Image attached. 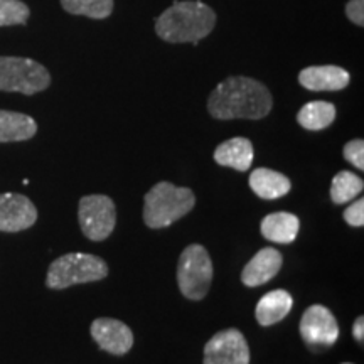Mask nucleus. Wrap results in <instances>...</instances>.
I'll return each mask as SVG.
<instances>
[{
    "instance_id": "nucleus-1",
    "label": "nucleus",
    "mask_w": 364,
    "mask_h": 364,
    "mask_svg": "<svg viewBox=\"0 0 364 364\" xmlns=\"http://www.w3.org/2000/svg\"><path fill=\"white\" fill-rule=\"evenodd\" d=\"M272 108L270 90L248 76H230L208 98V112L216 120H262Z\"/></svg>"
},
{
    "instance_id": "nucleus-2",
    "label": "nucleus",
    "mask_w": 364,
    "mask_h": 364,
    "mask_svg": "<svg viewBox=\"0 0 364 364\" xmlns=\"http://www.w3.org/2000/svg\"><path fill=\"white\" fill-rule=\"evenodd\" d=\"M215 26L216 12L206 4L199 0H177L156 21V33L171 44H198L213 33Z\"/></svg>"
},
{
    "instance_id": "nucleus-3",
    "label": "nucleus",
    "mask_w": 364,
    "mask_h": 364,
    "mask_svg": "<svg viewBox=\"0 0 364 364\" xmlns=\"http://www.w3.org/2000/svg\"><path fill=\"white\" fill-rule=\"evenodd\" d=\"M194 206L193 189L177 188L167 181L157 182L144 198V223L152 230H162L189 215Z\"/></svg>"
},
{
    "instance_id": "nucleus-4",
    "label": "nucleus",
    "mask_w": 364,
    "mask_h": 364,
    "mask_svg": "<svg viewBox=\"0 0 364 364\" xmlns=\"http://www.w3.org/2000/svg\"><path fill=\"white\" fill-rule=\"evenodd\" d=\"M108 277L103 258L90 253H68L54 260L48 268L46 285L53 290H65L78 284H91Z\"/></svg>"
},
{
    "instance_id": "nucleus-5",
    "label": "nucleus",
    "mask_w": 364,
    "mask_h": 364,
    "mask_svg": "<svg viewBox=\"0 0 364 364\" xmlns=\"http://www.w3.org/2000/svg\"><path fill=\"white\" fill-rule=\"evenodd\" d=\"M213 260L203 245L194 243L182 250L177 263V285L186 299L199 302L213 284Z\"/></svg>"
},
{
    "instance_id": "nucleus-6",
    "label": "nucleus",
    "mask_w": 364,
    "mask_h": 364,
    "mask_svg": "<svg viewBox=\"0 0 364 364\" xmlns=\"http://www.w3.org/2000/svg\"><path fill=\"white\" fill-rule=\"evenodd\" d=\"M51 85V75L41 63L29 58L0 56V91L36 95Z\"/></svg>"
},
{
    "instance_id": "nucleus-7",
    "label": "nucleus",
    "mask_w": 364,
    "mask_h": 364,
    "mask_svg": "<svg viewBox=\"0 0 364 364\" xmlns=\"http://www.w3.org/2000/svg\"><path fill=\"white\" fill-rule=\"evenodd\" d=\"M78 220L81 231L91 241H103L117 225V208L110 196L90 194L80 199Z\"/></svg>"
},
{
    "instance_id": "nucleus-8",
    "label": "nucleus",
    "mask_w": 364,
    "mask_h": 364,
    "mask_svg": "<svg viewBox=\"0 0 364 364\" xmlns=\"http://www.w3.org/2000/svg\"><path fill=\"white\" fill-rule=\"evenodd\" d=\"M300 336L309 348H331L339 339V324L329 309L314 304L302 314L299 326Z\"/></svg>"
},
{
    "instance_id": "nucleus-9",
    "label": "nucleus",
    "mask_w": 364,
    "mask_h": 364,
    "mask_svg": "<svg viewBox=\"0 0 364 364\" xmlns=\"http://www.w3.org/2000/svg\"><path fill=\"white\" fill-rule=\"evenodd\" d=\"M204 364H250V346L243 332L225 329L216 332L204 346Z\"/></svg>"
},
{
    "instance_id": "nucleus-10",
    "label": "nucleus",
    "mask_w": 364,
    "mask_h": 364,
    "mask_svg": "<svg viewBox=\"0 0 364 364\" xmlns=\"http://www.w3.org/2000/svg\"><path fill=\"white\" fill-rule=\"evenodd\" d=\"M38 221V209L24 194H0V231L2 233H19L29 230Z\"/></svg>"
},
{
    "instance_id": "nucleus-11",
    "label": "nucleus",
    "mask_w": 364,
    "mask_h": 364,
    "mask_svg": "<svg viewBox=\"0 0 364 364\" xmlns=\"http://www.w3.org/2000/svg\"><path fill=\"white\" fill-rule=\"evenodd\" d=\"M91 338L102 351L113 356H125L134 346V332L125 322L112 317H100L91 322Z\"/></svg>"
},
{
    "instance_id": "nucleus-12",
    "label": "nucleus",
    "mask_w": 364,
    "mask_h": 364,
    "mask_svg": "<svg viewBox=\"0 0 364 364\" xmlns=\"http://www.w3.org/2000/svg\"><path fill=\"white\" fill-rule=\"evenodd\" d=\"M284 265V257L277 248H263L245 265L241 272V282L245 287H260L265 285L272 279H275L277 273Z\"/></svg>"
},
{
    "instance_id": "nucleus-13",
    "label": "nucleus",
    "mask_w": 364,
    "mask_h": 364,
    "mask_svg": "<svg viewBox=\"0 0 364 364\" xmlns=\"http://www.w3.org/2000/svg\"><path fill=\"white\" fill-rule=\"evenodd\" d=\"M349 73L341 66H309L300 71L299 83L311 91H341L349 85Z\"/></svg>"
},
{
    "instance_id": "nucleus-14",
    "label": "nucleus",
    "mask_w": 364,
    "mask_h": 364,
    "mask_svg": "<svg viewBox=\"0 0 364 364\" xmlns=\"http://www.w3.org/2000/svg\"><path fill=\"white\" fill-rule=\"evenodd\" d=\"M250 189L253 191L258 198L273 201V199L284 198L292 189V182L289 177L279 171L267 169V167H258L250 174L248 179Z\"/></svg>"
},
{
    "instance_id": "nucleus-15",
    "label": "nucleus",
    "mask_w": 364,
    "mask_h": 364,
    "mask_svg": "<svg viewBox=\"0 0 364 364\" xmlns=\"http://www.w3.org/2000/svg\"><path fill=\"white\" fill-rule=\"evenodd\" d=\"M292 306L294 299L287 290H270V292L258 300L257 309H255V317H257V322L262 327L275 326L277 322L284 321L289 316L290 311H292Z\"/></svg>"
},
{
    "instance_id": "nucleus-16",
    "label": "nucleus",
    "mask_w": 364,
    "mask_h": 364,
    "mask_svg": "<svg viewBox=\"0 0 364 364\" xmlns=\"http://www.w3.org/2000/svg\"><path fill=\"white\" fill-rule=\"evenodd\" d=\"M215 161L218 166L247 172L253 164V144L245 136H235L220 144L215 150Z\"/></svg>"
},
{
    "instance_id": "nucleus-17",
    "label": "nucleus",
    "mask_w": 364,
    "mask_h": 364,
    "mask_svg": "<svg viewBox=\"0 0 364 364\" xmlns=\"http://www.w3.org/2000/svg\"><path fill=\"white\" fill-rule=\"evenodd\" d=\"M263 238L279 245H290L297 238L300 230V220L292 213H272L265 216L260 225Z\"/></svg>"
},
{
    "instance_id": "nucleus-18",
    "label": "nucleus",
    "mask_w": 364,
    "mask_h": 364,
    "mask_svg": "<svg viewBox=\"0 0 364 364\" xmlns=\"http://www.w3.org/2000/svg\"><path fill=\"white\" fill-rule=\"evenodd\" d=\"M38 132V124L33 117L19 112L0 110V144L24 142L33 139Z\"/></svg>"
},
{
    "instance_id": "nucleus-19",
    "label": "nucleus",
    "mask_w": 364,
    "mask_h": 364,
    "mask_svg": "<svg viewBox=\"0 0 364 364\" xmlns=\"http://www.w3.org/2000/svg\"><path fill=\"white\" fill-rule=\"evenodd\" d=\"M336 118V107L329 102H311L304 105L297 113V122L302 129L317 132L332 125Z\"/></svg>"
},
{
    "instance_id": "nucleus-20",
    "label": "nucleus",
    "mask_w": 364,
    "mask_h": 364,
    "mask_svg": "<svg viewBox=\"0 0 364 364\" xmlns=\"http://www.w3.org/2000/svg\"><path fill=\"white\" fill-rule=\"evenodd\" d=\"M364 189V181L354 172L341 171L334 176L331 184V201L334 204H348L356 199Z\"/></svg>"
},
{
    "instance_id": "nucleus-21",
    "label": "nucleus",
    "mask_w": 364,
    "mask_h": 364,
    "mask_svg": "<svg viewBox=\"0 0 364 364\" xmlns=\"http://www.w3.org/2000/svg\"><path fill=\"white\" fill-rule=\"evenodd\" d=\"M61 6L73 16L107 19L113 12V0H61Z\"/></svg>"
},
{
    "instance_id": "nucleus-22",
    "label": "nucleus",
    "mask_w": 364,
    "mask_h": 364,
    "mask_svg": "<svg viewBox=\"0 0 364 364\" xmlns=\"http://www.w3.org/2000/svg\"><path fill=\"white\" fill-rule=\"evenodd\" d=\"M31 11L21 0H0V27L26 24Z\"/></svg>"
},
{
    "instance_id": "nucleus-23",
    "label": "nucleus",
    "mask_w": 364,
    "mask_h": 364,
    "mask_svg": "<svg viewBox=\"0 0 364 364\" xmlns=\"http://www.w3.org/2000/svg\"><path fill=\"white\" fill-rule=\"evenodd\" d=\"M343 156L349 164H353L358 171H364V140L354 139L344 145Z\"/></svg>"
},
{
    "instance_id": "nucleus-24",
    "label": "nucleus",
    "mask_w": 364,
    "mask_h": 364,
    "mask_svg": "<svg viewBox=\"0 0 364 364\" xmlns=\"http://www.w3.org/2000/svg\"><path fill=\"white\" fill-rule=\"evenodd\" d=\"M344 221L353 228H363L364 226V199L358 198L356 203L344 209Z\"/></svg>"
},
{
    "instance_id": "nucleus-25",
    "label": "nucleus",
    "mask_w": 364,
    "mask_h": 364,
    "mask_svg": "<svg viewBox=\"0 0 364 364\" xmlns=\"http://www.w3.org/2000/svg\"><path fill=\"white\" fill-rule=\"evenodd\" d=\"M348 19L359 27L364 26V0H349L346 6Z\"/></svg>"
},
{
    "instance_id": "nucleus-26",
    "label": "nucleus",
    "mask_w": 364,
    "mask_h": 364,
    "mask_svg": "<svg viewBox=\"0 0 364 364\" xmlns=\"http://www.w3.org/2000/svg\"><path fill=\"white\" fill-rule=\"evenodd\" d=\"M353 336L358 343H364V317L359 316L353 324Z\"/></svg>"
},
{
    "instance_id": "nucleus-27",
    "label": "nucleus",
    "mask_w": 364,
    "mask_h": 364,
    "mask_svg": "<svg viewBox=\"0 0 364 364\" xmlns=\"http://www.w3.org/2000/svg\"><path fill=\"white\" fill-rule=\"evenodd\" d=\"M343 364H353V363H343Z\"/></svg>"
}]
</instances>
